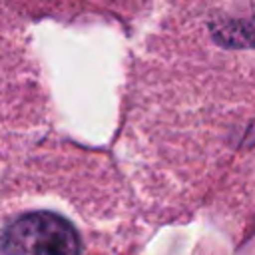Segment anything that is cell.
I'll return each instance as SVG.
<instances>
[{
	"mask_svg": "<svg viewBox=\"0 0 255 255\" xmlns=\"http://www.w3.org/2000/svg\"><path fill=\"white\" fill-rule=\"evenodd\" d=\"M2 251L4 255H82V237L60 213L32 211L6 229Z\"/></svg>",
	"mask_w": 255,
	"mask_h": 255,
	"instance_id": "6da1fadb",
	"label": "cell"
}]
</instances>
